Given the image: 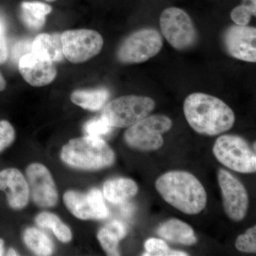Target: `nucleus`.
Returning a JSON list of instances; mask_svg holds the SVG:
<instances>
[{"label": "nucleus", "mask_w": 256, "mask_h": 256, "mask_svg": "<svg viewBox=\"0 0 256 256\" xmlns=\"http://www.w3.org/2000/svg\"><path fill=\"white\" fill-rule=\"evenodd\" d=\"M184 114L188 124L198 134L215 136L227 132L236 121L234 111L215 96L194 92L184 102Z\"/></svg>", "instance_id": "1"}, {"label": "nucleus", "mask_w": 256, "mask_h": 256, "mask_svg": "<svg viewBox=\"0 0 256 256\" xmlns=\"http://www.w3.org/2000/svg\"><path fill=\"white\" fill-rule=\"evenodd\" d=\"M156 191L165 202L188 215L198 214L207 203L206 190L191 173L171 171L156 180Z\"/></svg>", "instance_id": "2"}, {"label": "nucleus", "mask_w": 256, "mask_h": 256, "mask_svg": "<svg viewBox=\"0 0 256 256\" xmlns=\"http://www.w3.org/2000/svg\"><path fill=\"white\" fill-rule=\"evenodd\" d=\"M62 161L78 169L98 170L114 164L116 156L100 137L87 136L70 140L62 148Z\"/></svg>", "instance_id": "3"}, {"label": "nucleus", "mask_w": 256, "mask_h": 256, "mask_svg": "<svg viewBox=\"0 0 256 256\" xmlns=\"http://www.w3.org/2000/svg\"><path fill=\"white\" fill-rule=\"evenodd\" d=\"M156 102L142 96H126L110 101L102 116L114 128H128L137 124L154 110Z\"/></svg>", "instance_id": "4"}, {"label": "nucleus", "mask_w": 256, "mask_h": 256, "mask_svg": "<svg viewBox=\"0 0 256 256\" xmlns=\"http://www.w3.org/2000/svg\"><path fill=\"white\" fill-rule=\"evenodd\" d=\"M172 126V120L162 114L146 116L128 128L124 132V141L138 150H158L164 144L162 134L170 131Z\"/></svg>", "instance_id": "5"}, {"label": "nucleus", "mask_w": 256, "mask_h": 256, "mask_svg": "<svg viewBox=\"0 0 256 256\" xmlns=\"http://www.w3.org/2000/svg\"><path fill=\"white\" fill-rule=\"evenodd\" d=\"M213 153L217 160L229 169L244 174L256 172V152L242 137L220 136L214 144Z\"/></svg>", "instance_id": "6"}, {"label": "nucleus", "mask_w": 256, "mask_h": 256, "mask_svg": "<svg viewBox=\"0 0 256 256\" xmlns=\"http://www.w3.org/2000/svg\"><path fill=\"white\" fill-rule=\"evenodd\" d=\"M162 45L159 32L152 28H142L133 32L122 42L117 58L124 64L142 63L158 54Z\"/></svg>", "instance_id": "7"}, {"label": "nucleus", "mask_w": 256, "mask_h": 256, "mask_svg": "<svg viewBox=\"0 0 256 256\" xmlns=\"http://www.w3.org/2000/svg\"><path fill=\"white\" fill-rule=\"evenodd\" d=\"M160 24L163 36L176 50H188L196 44V28L190 15L183 10H164L160 16Z\"/></svg>", "instance_id": "8"}, {"label": "nucleus", "mask_w": 256, "mask_h": 256, "mask_svg": "<svg viewBox=\"0 0 256 256\" xmlns=\"http://www.w3.org/2000/svg\"><path fill=\"white\" fill-rule=\"evenodd\" d=\"M64 57L74 64L87 62L100 53L104 41L92 30H68L60 34Z\"/></svg>", "instance_id": "9"}, {"label": "nucleus", "mask_w": 256, "mask_h": 256, "mask_svg": "<svg viewBox=\"0 0 256 256\" xmlns=\"http://www.w3.org/2000/svg\"><path fill=\"white\" fill-rule=\"evenodd\" d=\"M224 212L230 220L240 222L246 216L249 206L246 188L234 175L223 169L218 172Z\"/></svg>", "instance_id": "10"}, {"label": "nucleus", "mask_w": 256, "mask_h": 256, "mask_svg": "<svg viewBox=\"0 0 256 256\" xmlns=\"http://www.w3.org/2000/svg\"><path fill=\"white\" fill-rule=\"evenodd\" d=\"M224 44L227 52L234 58L256 63L255 28L240 25L230 26L224 33Z\"/></svg>", "instance_id": "11"}, {"label": "nucleus", "mask_w": 256, "mask_h": 256, "mask_svg": "<svg viewBox=\"0 0 256 256\" xmlns=\"http://www.w3.org/2000/svg\"><path fill=\"white\" fill-rule=\"evenodd\" d=\"M33 201L42 208L54 206L58 202V193L53 178L46 166L34 163L26 169Z\"/></svg>", "instance_id": "12"}, {"label": "nucleus", "mask_w": 256, "mask_h": 256, "mask_svg": "<svg viewBox=\"0 0 256 256\" xmlns=\"http://www.w3.org/2000/svg\"><path fill=\"white\" fill-rule=\"evenodd\" d=\"M18 70L23 78L35 87L48 85L56 77L57 70L52 60L33 53L20 57Z\"/></svg>", "instance_id": "13"}, {"label": "nucleus", "mask_w": 256, "mask_h": 256, "mask_svg": "<svg viewBox=\"0 0 256 256\" xmlns=\"http://www.w3.org/2000/svg\"><path fill=\"white\" fill-rule=\"evenodd\" d=\"M0 190L8 196L10 206L14 210H21L28 204L30 190L21 172L10 168L0 172Z\"/></svg>", "instance_id": "14"}, {"label": "nucleus", "mask_w": 256, "mask_h": 256, "mask_svg": "<svg viewBox=\"0 0 256 256\" xmlns=\"http://www.w3.org/2000/svg\"><path fill=\"white\" fill-rule=\"evenodd\" d=\"M156 234L170 242L188 246L195 245L197 242L193 228L178 218H171L162 224L156 229Z\"/></svg>", "instance_id": "15"}, {"label": "nucleus", "mask_w": 256, "mask_h": 256, "mask_svg": "<svg viewBox=\"0 0 256 256\" xmlns=\"http://www.w3.org/2000/svg\"><path fill=\"white\" fill-rule=\"evenodd\" d=\"M32 53L44 57L53 62L63 60L64 56L60 34H38L32 42Z\"/></svg>", "instance_id": "16"}, {"label": "nucleus", "mask_w": 256, "mask_h": 256, "mask_svg": "<svg viewBox=\"0 0 256 256\" xmlns=\"http://www.w3.org/2000/svg\"><path fill=\"white\" fill-rule=\"evenodd\" d=\"M52 11V8L40 2H23L20 4V18L28 30L38 31L46 23V16Z\"/></svg>", "instance_id": "17"}, {"label": "nucleus", "mask_w": 256, "mask_h": 256, "mask_svg": "<svg viewBox=\"0 0 256 256\" xmlns=\"http://www.w3.org/2000/svg\"><path fill=\"white\" fill-rule=\"evenodd\" d=\"M138 186L131 178H116L108 180L104 185L106 200L114 204H121L136 196Z\"/></svg>", "instance_id": "18"}, {"label": "nucleus", "mask_w": 256, "mask_h": 256, "mask_svg": "<svg viewBox=\"0 0 256 256\" xmlns=\"http://www.w3.org/2000/svg\"><path fill=\"white\" fill-rule=\"evenodd\" d=\"M127 233V228L122 222L114 220L99 230L98 239L108 255L119 256V242L126 237Z\"/></svg>", "instance_id": "19"}, {"label": "nucleus", "mask_w": 256, "mask_h": 256, "mask_svg": "<svg viewBox=\"0 0 256 256\" xmlns=\"http://www.w3.org/2000/svg\"><path fill=\"white\" fill-rule=\"evenodd\" d=\"M110 97L107 89L77 90L70 96V100L76 105L90 111L100 110Z\"/></svg>", "instance_id": "20"}, {"label": "nucleus", "mask_w": 256, "mask_h": 256, "mask_svg": "<svg viewBox=\"0 0 256 256\" xmlns=\"http://www.w3.org/2000/svg\"><path fill=\"white\" fill-rule=\"evenodd\" d=\"M64 202L69 212L82 220H95L89 205L87 194L80 192L68 191L64 195Z\"/></svg>", "instance_id": "21"}, {"label": "nucleus", "mask_w": 256, "mask_h": 256, "mask_svg": "<svg viewBox=\"0 0 256 256\" xmlns=\"http://www.w3.org/2000/svg\"><path fill=\"white\" fill-rule=\"evenodd\" d=\"M26 246L37 256H50L54 252V244L48 236L35 228H28L24 234Z\"/></svg>", "instance_id": "22"}, {"label": "nucleus", "mask_w": 256, "mask_h": 256, "mask_svg": "<svg viewBox=\"0 0 256 256\" xmlns=\"http://www.w3.org/2000/svg\"><path fill=\"white\" fill-rule=\"evenodd\" d=\"M36 222L43 228L52 229L60 242H67L72 240V230L56 215L48 212H43L37 216Z\"/></svg>", "instance_id": "23"}, {"label": "nucleus", "mask_w": 256, "mask_h": 256, "mask_svg": "<svg viewBox=\"0 0 256 256\" xmlns=\"http://www.w3.org/2000/svg\"><path fill=\"white\" fill-rule=\"evenodd\" d=\"M146 252L142 256H188L186 252L172 250L168 244L156 238L148 239L144 242Z\"/></svg>", "instance_id": "24"}, {"label": "nucleus", "mask_w": 256, "mask_h": 256, "mask_svg": "<svg viewBox=\"0 0 256 256\" xmlns=\"http://www.w3.org/2000/svg\"><path fill=\"white\" fill-rule=\"evenodd\" d=\"M87 197L95 220H102L108 218L109 215L108 210L106 206L100 190L92 188L87 194Z\"/></svg>", "instance_id": "25"}, {"label": "nucleus", "mask_w": 256, "mask_h": 256, "mask_svg": "<svg viewBox=\"0 0 256 256\" xmlns=\"http://www.w3.org/2000/svg\"><path fill=\"white\" fill-rule=\"evenodd\" d=\"M84 131L88 136L100 137L112 132V128L102 116L99 118L90 120L84 126Z\"/></svg>", "instance_id": "26"}, {"label": "nucleus", "mask_w": 256, "mask_h": 256, "mask_svg": "<svg viewBox=\"0 0 256 256\" xmlns=\"http://www.w3.org/2000/svg\"><path fill=\"white\" fill-rule=\"evenodd\" d=\"M236 248L239 252H256V226L248 229L245 234L239 236L236 240Z\"/></svg>", "instance_id": "27"}, {"label": "nucleus", "mask_w": 256, "mask_h": 256, "mask_svg": "<svg viewBox=\"0 0 256 256\" xmlns=\"http://www.w3.org/2000/svg\"><path fill=\"white\" fill-rule=\"evenodd\" d=\"M256 9L249 5L242 4L234 8L230 13L234 22L240 26H248L252 16H256Z\"/></svg>", "instance_id": "28"}, {"label": "nucleus", "mask_w": 256, "mask_h": 256, "mask_svg": "<svg viewBox=\"0 0 256 256\" xmlns=\"http://www.w3.org/2000/svg\"><path fill=\"white\" fill-rule=\"evenodd\" d=\"M14 128L8 121H0V152L6 149L14 141Z\"/></svg>", "instance_id": "29"}, {"label": "nucleus", "mask_w": 256, "mask_h": 256, "mask_svg": "<svg viewBox=\"0 0 256 256\" xmlns=\"http://www.w3.org/2000/svg\"><path fill=\"white\" fill-rule=\"evenodd\" d=\"M6 20L0 15V64H4L8 60V50L6 38L4 36Z\"/></svg>", "instance_id": "30"}, {"label": "nucleus", "mask_w": 256, "mask_h": 256, "mask_svg": "<svg viewBox=\"0 0 256 256\" xmlns=\"http://www.w3.org/2000/svg\"><path fill=\"white\" fill-rule=\"evenodd\" d=\"M6 88V82H5L4 77L0 74V92L4 90Z\"/></svg>", "instance_id": "31"}, {"label": "nucleus", "mask_w": 256, "mask_h": 256, "mask_svg": "<svg viewBox=\"0 0 256 256\" xmlns=\"http://www.w3.org/2000/svg\"><path fill=\"white\" fill-rule=\"evenodd\" d=\"M244 4L249 5L256 9V0H242Z\"/></svg>", "instance_id": "32"}, {"label": "nucleus", "mask_w": 256, "mask_h": 256, "mask_svg": "<svg viewBox=\"0 0 256 256\" xmlns=\"http://www.w3.org/2000/svg\"><path fill=\"white\" fill-rule=\"evenodd\" d=\"M4 254V240L0 239V256H2Z\"/></svg>", "instance_id": "33"}, {"label": "nucleus", "mask_w": 256, "mask_h": 256, "mask_svg": "<svg viewBox=\"0 0 256 256\" xmlns=\"http://www.w3.org/2000/svg\"><path fill=\"white\" fill-rule=\"evenodd\" d=\"M8 256H18V254L15 252L14 249L10 248L8 252Z\"/></svg>", "instance_id": "34"}, {"label": "nucleus", "mask_w": 256, "mask_h": 256, "mask_svg": "<svg viewBox=\"0 0 256 256\" xmlns=\"http://www.w3.org/2000/svg\"><path fill=\"white\" fill-rule=\"evenodd\" d=\"M46 2H54L56 0H45Z\"/></svg>", "instance_id": "35"}]
</instances>
